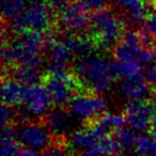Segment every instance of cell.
Wrapping results in <instances>:
<instances>
[{
  "instance_id": "cell-8",
  "label": "cell",
  "mask_w": 156,
  "mask_h": 156,
  "mask_svg": "<svg viewBox=\"0 0 156 156\" xmlns=\"http://www.w3.org/2000/svg\"><path fill=\"white\" fill-rule=\"evenodd\" d=\"M23 103L31 115L42 117L47 112L48 108L51 105L49 94L41 83L24 86Z\"/></svg>"
},
{
  "instance_id": "cell-22",
  "label": "cell",
  "mask_w": 156,
  "mask_h": 156,
  "mask_svg": "<svg viewBox=\"0 0 156 156\" xmlns=\"http://www.w3.org/2000/svg\"><path fill=\"white\" fill-rule=\"evenodd\" d=\"M152 124H155V125H156V112L154 113V117H153V121H152Z\"/></svg>"
},
{
  "instance_id": "cell-1",
  "label": "cell",
  "mask_w": 156,
  "mask_h": 156,
  "mask_svg": "<svg viewBox=\"0 0 156 156\" xmlns=\"http://www.w3.org/2000/svg\"><path fill=\"white\" fill-rule=\"evenodd\" d=\"M72 69L80 79L89 93L102 94L110 88L111 83L123 77L121 65L92 52L87 56L75 57Z\"/></svg>"
},
{
  "instance_id": "cell-4",
  "label": "cell",
  "mask_w": 156,
  "mask_h": 156,
  "mask_svg": "<svg viewBox=\"0 0 156 156\" xmlns=\"http://www.w3.org/2000/svg\"><path fill=\"white\" fill-rule=\"evenodd\" d=\"M156 106L153 101L150 100H130L126 104L124 115L126 122L134 130L137 132H149L153 121Z\"/></svg>"
},
{
  "instance_id": "cell-11",
  "label": "cell",
  "mask_w": 156,
  "mask_h": 156,
  "mask_svg": "<svg viewBox=\"0 0 156 156\" xmlns=\"http://www.w3.org/2000/svg\"><path fill=\"white\" fill-rule=\"evenodd\" d=\"M24 86L15 78L9 75H2L1 80V95L2 103L8 106H18L23 103Z\"/></svg>"
},
{
  "instance_id": "cell-3",
  "label": "cell",
  "mask_w": 156,
  "mask_h": 156,
  "mask_svg": "<svg viewBox=\"0 0 156 156\" xmlns=\"http://www.w3.org/2000/svg\"><path fill=\"white\" fill-rule=\"evenodd\" d=\"M11 22V30L13 33L32 30L46 35L55 33L56 29L60 26L59 17L52 11L48 0L32 2L20 15Z\"/></svg>"
},
{
  "instance_id": "cell-10",
  "label": "cell",
  "mask_w": 156,
  "mask_h": 156,
  "mask_svg": "<svg viewBox=\"0 0 156 156\" xmlns=\"http://www.w3.org/2000/svg\"><path fill=\"white\" fill-rule=\"evenodd\" d=\"M150 86L144 76L125 77L121 83V90L124 95L130 100H142L153 93Z\"/></svg>"
},
{
  "instance_id": "cell-18",
  "label": "cell",
  "mask_w": 156,
  "mask_h": 156,
  "mask_svg": "<svg viewBox=\"0 0 156 156\" xmlns=\"http://www.w3.org/2000/svg\"><path fill=\"white\" fill-rule=\"evenodd\" d=\"M144 28L156 37V12L150 11L144 20Z\"/></svg>"
},
{
  "instance_id": "cell-16",
  "label": "cell",
  "mask_w": 156,
  "mask_h": 156,
  "mask_svg": "<svg viewBox=\"0 0 156 156\" xmlns=\"http://www.w3.org/2000/svg\"><path fill=\"white\" fill-rule=\"evenodd\" d=\"M22 143L16 138L1 137V153L2 155H20Z\"/></svg>"
},
{
  "instance_id": "cell-12",
  "label": "cell",
  "mask_w": 156,
  "mask_h": 156,
  "mask_svg": "<svg viewBox=\"0 0 156 156\" xmlns=\"http://www.w3.org/2000/svg\"><path fill=\"white\" fill-rule=\"evenodd\" d=\"M101 137L89 126L83 125V129L76 130L73 133L69 139V147L72 153L77 152V150H81V153H85L91 147H95L100 141Z\"/></svg>"
},
{
  "instance_id": "cell-6",
  "label": "cell",
  "mask_w": 156,
  "mask_h": 156,
  "mask_svg": "<svg viewBox=\"0 0 156 156\" xmlns=\"http://www.w3.org/2000/svg\"><path fill=\"white\" fill-rule=\"evenodd\" d=\"M69 111L85 123L106 112V101L95 93H81L74 96Z\"/></svg>"
},
{
  "instance_id": "cell-2",
  "label": "cell",
  "mask_w": 156,
  "mask_h": 156,
  "mask_svg": "<svg viewBox=\"0 0 156 156\" xmlns=\"http://www.w3.org/2000/svg\"><path fill=\"white\" fill-rule=\"evenodd\" d=\"M125 17L115 13L109 5L91 14V24L87 34L98 49L113 51L125 32Z\"/></svg>"
},
{
  "instance_id": "cell-7",
  "label": "cell",
  "mask_w": 156,
  "mask_h": 156,
  "mask_svg": "<svg viewBox=\"0 0 156 156\" xmlns=\"http://www.w3.org/2000/svg\"><path fill=\"white\" fill-rule=\"evenodd\" d=\"M17 139L22 145L33 150H44L51 142L52 135L44 122H27L18 129Z\"/></svg>"
},
{
  "instance_id": "cell-19",
  "label": "cell",
  "mask_w": 156,
  "mask_h": 156,
  "mask_svg": "<svg viewBox=\"0 0 156 156\" xmlns=\"http://www.w3.org/2000/svg\"><path fill=\"white\" fill-rule=\"evenodd\" d=\"M14 111L11 110L10 106L3 104L2 106V113H1V125H5V124L10 123V122H13L14 119Z\"/></svg>"
},
{
  "instance_id": "cell-5",
  "label": "cell",
  "mask_w": 156,
  "mask_h": 156,
  "mask_svg": "<svg viewBox=\"0 0 156 156\" xmlns=\"http://www.w3.org/2000/svg\"><path fill=\"white\" fill-rule=\"evenodd\" d=\"M91 24V14L85 8L81 0H72L59 16V25L69 33L88 32Z\"/></svg>"
},
{
  "instance_id": "cell-21",
  "label": "cell",
  "mask_w": 156,
  "mask_h": 156,
  "mask_svg": "<svg viewBox=\"0 0 156 156\" xmlns=\"http://www.w3.org/2000/svg\"><path fill=\"white\" fill-rule=\"evenodd\" d=\"M147 5L150 11L156 12V0H147Z\"/></svg>"
},
{
  "instance_id": "cell-9",
  "label": "cell",
  "mask_w": 156,
  "mask_h": 156,
  "mask_svg": "<svg viewBox=\"0 0 156 156\" xmlns=\"http://www.w3.org/2000/svg\"><path fill=\"white\" fill-rule=\"evenodd\" d=\"M42 121L46 125L51 135L54 136H65L69 129L71 117H69V107L52 106L48 112L42 118Z\"/></svg>"
},
{
  "instance_id": "cell-15",
  "label": "cell",
  "mask_w": 156,
  "mask_h": 156,
  "mask_svg": "<svg viewBox=\"0 0 156 156\" xmlns=\"http://www.w3.org/2000/svg\"><path fill=\"white\" fill-rule=\"evenodd\" d=\"M137 153L145 154V155H156V141L153 138L140 135L137 138L136 147H135Z\"/></svg>"
},
{
  "instance_id": "cell-20",
  "label": "cell",
  "mask_w": 156,
  "mask_h": 156,
  "mask_svg": "<svg viewBox=\"0 0 156 156\" xmlns=\"http://www.w3.org/2000/svg\"><path fill=\"white\" fill-rule=\"evenodd\" d=\"M149 134L154 140L156 141V125L155 124H151V127H150V130H149Z\"/></svg>"
},
{
  "instance_id": "cell-13",
  "label": "cell",
  "mask_w": 156,
  "mask_h": 156,
  "mask_svg": "<svg viewBox=\"0 0 156 156\" xmlns=\"http://www.w3.org/2000/svg\"><path fill=\"white\" fill-rule=\"evenodd\" d=\"M117 138L119 139L120 143L122 145L124 154L132 153V149L136 147V142L138 136H136L134 132L130 128L125 127V126H121L113 129Z\"/></svg>"
},
{
  "instance_id": "cell-17",
  "label": "cell",
  "mask_w": 156,
  "mask_h": 156,
  "mask_svg": "<svg viewBox=\"0 0 156 156\" xmlns=\"http://www.w3.org/2000/svg\"><path fill=\"white\" fill-rule=\"evenodd\" d=\"M81 2L83 3L86 9L90 12V14L109 7L108 0H81Z\"/></svg>"
},
{
  "instance_id": "cell-14",
  "label": "cell",
  "mask_w": 156,
  "mask_h": 156,
  "mask_svg": "<svg viewBox=\"0 0 156 156\" xmlns=\"http://www.w3.org/2000/svg\"><path fill=\"white\" fill-rule=\"evenodd\" d=\"M28 0H2L3 20H13L23 13Z\"/></svg>"
}]
</instances>
